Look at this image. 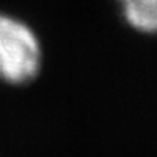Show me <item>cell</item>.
Instances as JSON below:
<instances>
[{
    "mask_svg": "<svg viewBox=\"0 0 157 157\" xmlns=\"http://www.w3.org/2000/svg\"><path fill=\"white\" fill-rule=\"evenodd\" d=\"M42 69V45L30 25L0 13V82L25 85Z\"/></svg>",
    "mask_w": 157,
    "mask_h": 157,
    "instance_id": "1",
    "label": "cell"
},
{
    "mask_svg": "<svg viewBox=\"0 0 157 157\" xmlns=\"http://www.w3.org/2000/svg\"><path fill=\"white\" fill-rule=\"evenodd\" d=\"M130 27L144 33H157V0H117Z\"/></svg>",
    "mask_w": 157,
    "mask_h": 157,
    "instance_id": "2",
    "label": "cell"
}]
</instances>
